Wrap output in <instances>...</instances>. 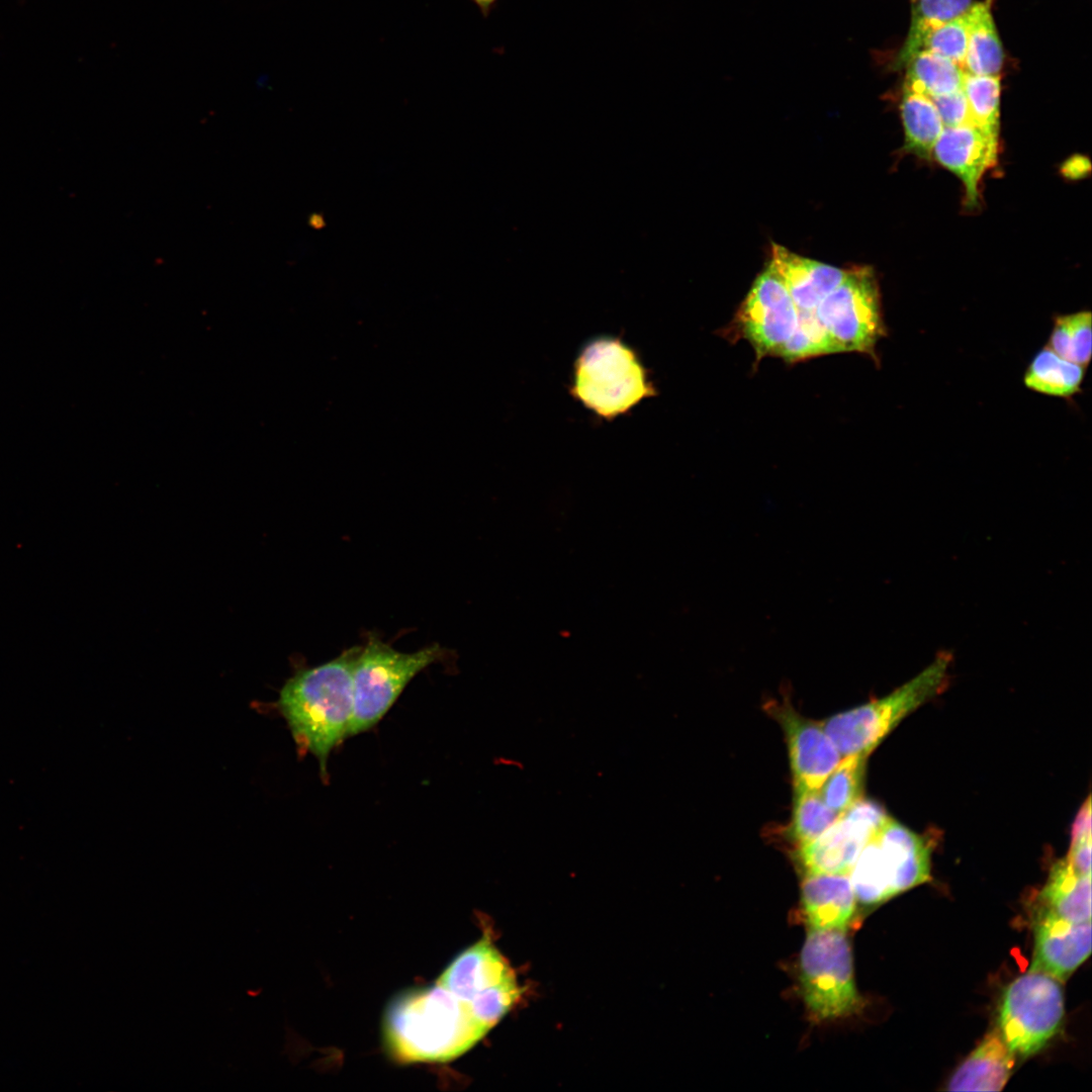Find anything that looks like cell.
<instances>
[{"mask_svg": "<svg viewBox=\"0 0 1092 1092\" xmlns=\"http://www.w3.org/2000/svg\"><path fill=\"white\" fill-rule=\"evenodd\" d=\"M944 127L973 124L963 89L950 94L929 97Z\"/></svg>", "mask_w": 1092, "mask_h": 1092, "instance_id": "obj_32", "label": "cell"}, {"mask_svg": "<svg viewBox=\"0 0 1092 1092\" xmlns=\"http://www.w3.org/2000/svg\"><path fill=\"white\" fill-rule=\"evenodd\" d=\"M892 897L930 880V841L889 817L875 838Z\"/></svg>", "mask_w": 1092, "mask_h": 1092, "instance_id": "obj_15", "label": "cell"}, {"mask_svg": "<svg viewBox=\"0 0 1092 1092\" xmlns=\"http://www.w3.org/2000/svg\"><path fill=\"white\" fill-rule=\"evenodd\" d=\"M905 66V89L909 91L937 97L963 88L965 71L940 55L922 50L913 54Z\"/></svg>", "mask_w": 1092, "mask_h": 1092, "instance_id": "obj_22", "label": "cell"}, {"mask_svg": "<svg viewBox=\"0 0 1092 1092\" xmlns=\"http://www.w3.org/2000/svg\"><path fill=\"white\" fill-rule=\"evenodd\" d=\"M1084 376V366L1064 359L1045 346L1029 363L1023 381L1036 392L1068 398L1081 389Z\"/></svg>", "mask_w": 1092, "mask_h": 1092, "instance_id": "obj_21", "label": "cell"}, {"mask_svg": "<svg viewBox=\"0 0 1092 1092\" xmlns=\"http://www.w3.org/2000/svg\"><path fill=\"white\" fill-rule=\"evenodd\" d=\"M914 2L911 26L898 58L899 65H905L914 54L916 44L926 29L964 16L973 5V0H914Z\"/></svg>", "mask_w": 1092, "mask_h": 1092, "instance_id": "obj_29", "label": "cell"}, {"mask_svg": "<svg viewBox=\"0 0 1092 1092\" xmlns=\"http://www.w3.org/2000/svg\"><path fill=\"white\" fill-rule=\"evenodd\" d=\"M767 712L784 730L794 786L819 790L842 759L821 722L805 718L789 703H769Z\"/></svg>", "mask_w": 1092, "mask_h": 1092, "instance_id": "obj_12", "label": "cell"}, {"mask_svg": "<svg viewBox=\"0 0 1092 1092\" xmlns=\"http://www.w3.org/2000/svg\"><path fill=\"white\" fill-rule=\"evenodd\" d=\"M888 817L879 803L861 798L819 837L797 847L799 863L805 874H849Z\"/></svg>", "mask_w": 1092, "mask_h": 1092, "instance_id": "obj_10", "label": "cell"}, {"mask_svg": "<svg viewBox=\"0 0 1092 1092\" xmlns=\"http://www.w3.org/2000/svg\"><path fill=\"white\" fill-rule=\"evenodd\" d=\"M1048 347L1066 360L1087 366L1092 350L1091 312L1081 310L1057 316Z\"/></svg>", "mask_w": 1092, "mask_h": 1092, "instance_id": "obj_27", "label": "cell"}, {"mask_svg": "<svg viewBox=\"0 0 1092 1092\" xmlns=\"http://www.w3.org/2000/svg\"><path fill=\"white\" fill-rule=\"evenodd\" d=\"M869 755L842 757L819 791L825 804L841 815L862 798Z\"/></svg>", "mask_w": 1092, "mask_h": 1092, "instance_id": "obj_25", "label": "cell"}, {"mask_svg": "<svg viewBox=\"0 0 1092 1092\" xmlns=\"http://www.w3.org/2000/svg\"><path fill=\"white\" fill-rule=\"evenodd\" d=\"M769 266L785 283L798 311H815L846 270L799 256L772 244Z\"/></svg>", "mask_w": 1092, "mask_h": 1092, "instance_id": "obj_16", "label": "cell"}, {"mask_svg": "<svg viewBox=\"0 0 1092 1092\" xmlns=\"http://www.w3.org/2000/svg\"><path fill=\"white\" fill-rule=\"evenodd\" d=\"M572 394L612 420L653 396L655 389L634 351L619 339L604 337L584 346L575 360Z\"/></svg>", "mask_w": 1092, "mask_h": 1092, "instance_id": "obj_5", "label": "cell"}, {"mask_svg": "<svg viewBox=\"0 0 1092 1092\" xmlns=\"http://www.w3.org/2000/svg\"><path fill=\"white\" fill-rule=\"evenodd\" d=\"M435 643L414 652H400L370 635L360 646L353 666V716L349 736L373 728L420 672L446 656Z\"/></svg>", "mask_w": 1092, "mask_h": 1092, "instance_id": "obj_4", "label": "cell"}, {"mask_svg": "<svg viewBox=\"0 0 1092 1092\" xmlns=\"http://www.w3.org/2000/svg\"><path fill=\"white\" fill-rule=\"evenodd\" d=\"M1071 842L1091 837V801L1090 796L1080 808L1071 831Z\"/></svg>", "mask_w": 1092, "mask_h": 1092, "instance_id": "obj_34", "label": "cell"}, {"mask_svg": "<svg viewBox=\"0 0 1092 1092\" xmlns=\"http://www.w3.org/2000/svg\"><path fill=\"white\" fill-rule=\"evenodd\" d=\"M840 816L825 804L819 790L794 786L789 835L797 847L815 840Z\"/></svg>", "mask_w": 1092, "mask_h": 1092, "instance_id": "obj_24", "label": "cell"}, {"mask_svg": "<svg viewBox=\"0 0 1092 1092\" xmlns=\"http://www.w3.org/2000/svg\"><path fill=\"white\" fill-rule=\"evenodd\" d=\"M1066 858L1076 872L1083 876H1091V837L1071 842Z\"/></svg>", "mask_w": 1092, "mask_h": 1092, "instance_id": "obj_33", "label": "cell"}, {"mask_svg": "<svg viewBox=\"0 0 1092 1092\" xmlns=\"http://www.w3.org/2000/svg\"><path fill=\"white\" fill-rule=\"evenodd\" d=\"M479 9L483 18H488L492 10L497 7L498 0H469Z\"/></svg>", "mask_w": 1092, "mask_h": 1092, "instance_id": "obj_35", "label": "cell"}, {"mask_svg": "<svg viewBox=\"0 0 1092 1092\" xmlns=\"http://www.w3.org/2000/svg\"><path fill=\"white\" fill-rule=\"evenodd\" d=\"M974 125L998 134L1000 113V76L973 75L965 72L963 81Z\"/></svg>", "mask_w": 1092, "mask_h": 1092, "instance_id": "obj_28", "label": "cell"}, {"mask_svg": "<svg viewBox=\"0 0 1092 1092\" xmlns=\"http://www.w3.org/2000/svg\"><path fill=\"white\" fill-rule=\"evenodd\" d=\"M798 322L796 305L778 273L768 265L755 279L736 317L737 331L757 358L777 356Z\"/></svg>", "mask_w": 1092, "mask_h": 1092, "instance_id": "obj_11", "label": "cell"}, {"mask_svg": "<svg viewBox=\"0 0 1092 1092\" xmlns=\"http://www.w3.org/2000/svg\"><path fill=\"white\" fill-rule=\"evenodd\" d=\"M809 930L800 956L801 989L808 1010L818 1020L855 1013L861 1001L845 930Z\"/></svg>", "mask_w": 1092, "mask_h": 1092, "instance_id": "obj_6", "label": "cell"}, {"mask_svg": "<svg viewBox=\"0 0 1092 1092\" xmlns=\"http://www.w3.org/2000/svg\"><path fill=\"white\" fill-rule=\"evenodd\" d=\"M436 982L468 1002L490 1029L521 996L515 971L487 934L455 957Z\"/></svg>", "mask_w": 1092, "mask_h": 1092, "instance_id": "obj_7", "label": "cell"}, {"mask_svg": "<svg viewBox=\"0 0 1092 1092\" xmlns=\"http://www.w3.org/2000/svg\"><path fill=\"white\" fill-rule=\"evenodd\" d=\"M1015 1057L996 1027L952 1074L947 1090L1000 1091L1011 1075Z\"/></svg>", "mask_w": 1092, "mask_h": 1092, "instance_id": "obj_18", "label": "cell"}, {"mask_svg": "<svg viewBox=\"0 0 1092 1092\" xmlns=\"http://www.w3.org/2000/svg\"><path fill=\"white\" fill-rule=\"evenodd\" d=\"M1038 912L1070 921L1091 920V876L1076 872L1066 857L1051 869L1038 896Z\"/></svg>", "mask_w": 1092, "mask_h": 1092, "instance_id": "obj_19", "label": "cell"}, {"mask_svg": "<svg viewBox=\"0 0 1092 1092\" xmlns=\"http://www.w3.org/2000/svg\"><path fill=\"white\" fill-rule=\"evenodd\" d=\"M815 312L836 353L875 356L877 343L886 335L878 283L869 267L846 269L841 282Z\"/></svg>", "mask_w": 1092, "mask_h": 1092, "instance_id": "obj_9", "label": "cell"}, {"mask_svg": "<svg viewBox=\"0 0 1092 1092\" xmlns=\"http://www.w3.org/2000/svg\"><path fill=\"white\" fill-rule=\"evenodd\" d=\"M906 151L928 159L944 126L931 99L907 89L900 105Z\"/></svg>", "mask_w": 1092, "mask_h": 1092, "instance_id": "obj_23", "label": "cell"}, {"mask_svg": "<svg viewBox=\"0 0 1092 1092\" xmlns=\"http://www.w3.org/2000/svg\"><path fill=\"white\" fill-rule=\"evenodd\" d=\"M489 1030L468 1002L437 982L394 997L382 1023L387 1052L402 1063L452 1061Z\"/></svg>", "mask_w": 1092, "mask_h": 1092, "instance_id": "obj_1", "label": "cell"}, {"mask_svg": "<svg viewBox=\"0 0 1092 1092\" xmlns=\"http://www.w3.org/2000/svg\"><path fill=\"white\" fill-rule=\"evenodd\" d=\"M967 40V21L964 15L926 29L916 44L915 53L929 51L949 59L964 70Z\"/></svg>", "mask_w": 1092, "mask_h": 1092, "instance_id": "obj_31", "label": "cell"}, {"mask_svg": "<svg viewBox=\"0 0 1092 1092\" xmlns=\"http://www.w3.org/2000/svg\"><path fill=\"white\" fill-rule=\"evenodd\" d=\"M1030 971L1065 981L1091 952V920L1070 922L1038 912Z\"/></svg>", "mask_w": 1092, "mask_h": 1092, "instance_id": "obj_14", "label": "cell"}, {"mask_svg": "<svg viewBox=\"0 0 1092 1092\" xmlns=\"http://www.w3.org/2000/svg\"><path fill=\"white\" fill-rule=\"evenodd\" d=\"M360 646L297 670L283 686L278 707L300 752L313 755L328 778L331 752L349 737L353 716V666Z\"/></svg>", "mask_w": 1092, "mask_h": 1092, "instance_id": "obj_2", "label": "cell"}, {"mask_svg": "<svg viewBox=\"0 0 1092 1092\" xmlns=\"http://www.w3.org/2000/svg\"><path fill=\"white\" fill-rule=\"evenodd\" d=\"M856 902L849 874H805L802 906L810 929L845 930Z\"/></svg>", "mask_w": 1092, "mask_h": 1092, "instance_id": "obj_17", "label": "cell"}, {"mask_svg": "<svg viewBox=\"0 0 1092 1092\" xmlns=\"http://www.w3.org/2000/svg\"><path fill=\"white\" fill-rule=\"evenodd\" d=\"M498 761H499L500 764H504V765H507V766H510V767H514V768H516L518 770L524 769V763L520 759H516V758H512V757H500Z\"/></svg>", "mask_w": 1092, "mask_h": 1092, "instance_id": "obj_36", "label": "cell"}, {"mask_svg": "<svg viewBox=\"0 0 1092 1092\" xmlns=\"http://www.w3.org/2000/svg\"><path fill=\"white\" fill-rule=\"evenodd\" d=\"M951 662V653L939 652L928 666L890 695L822 721L841 756L869 755L903 718L942 693L949 681Z\"/></svg>", "mask_w": 1092, "mask_h": 1092, "instance_id": "obj_3", "label": "cell"}, {"mask_svg": "<svg viewBox=\"0 0 1092 1092\" xmlns=\"http://www.w3.org/2000/svg\"><path fill=\"white\" fill-rule=\"evenodd\" d=\"M849 877L856 901L861 905L877 906L892 898L888 873L875 838L860 851Z\"/></svg>", "mask_w": 1092, "mask_h": 1092, "instance_id": "obj_26", "label": "cell"}, {"mask_svg": "<svg viewBox=\"0 0 1092 1092\" xmlns=\"http://www.w3.org/2000/svg\"><path fill=\"white\" fill-rule=\"evenodd\" d=\"M1064 1012L1060 981L1029 970L1005 989L998 1029L1015 1056L1029 1057L1060 1030Z\"/></svg>", "mask_w": 1092, "mask_h": 1092, "instance_id": "obj_8", "label": "cell"}, {"mask_svg": "<svg viewBox=\"0 0 1092 1092\" xmlns=\"http://www.w3.org/2000/svg\"><path fill=\"white\" fill-rule=\"evenodd\" d=\"M932 156L962 181L965 203L975 207L979 204L980 181L997 162L998 134L974 124L944 127Z\"/></svg>", "mask_w": 1092, "mask_h": 1092, "instance_id": "obj_13", "label": "cell"}, {"mask_svg": "<svg viewBox=\"0 0 1092 1092\" xmlns=\"http://www.w3.org/2000/svg\"><path fill=\"white\" fill-rule=\"evenodd\" d=\"M965 17L968 40L964 71L973 75H998L1004 54L989 3L973 4Z\"/></svg>", "mask_w": 1092, "mask_h": 1092, "instance_id": "obj_20", "label": "cell"}, {"mask_svg": "<svg viewBox=\"0 0 1092 1092\" xmlns=\"http://www.w3.org/2000/svg\"><path fill=\"white\" fill-rule=\"evenodd\" d=\"M836 353V349L815 311H798L796 329L777 356L788 362Z\"/></svg>", "mask_w": 1092, "mask_h": 1092, "instance_id": "obj_30", "label": "cell"}]
</instances>
